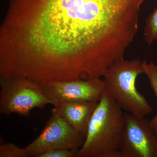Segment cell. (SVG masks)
Returning <instances> with one entry per match:
<instances>
[{"label": "cell", "instance_id": "cell-1", "mask_svg": "<svg viewBox=\"0 0 157 157\" xmlns=\"http://www.w3.org/2000/svg\"><path fill=\"white\" fill-rule=\"evenodd\" d=\"M12 8L17 63L41 83L101 78L137 30L130 0H14Z\"/></svg>", "mask_w": 157, "mask_h": 157}, {"label": "cell", "instance_id": "cell-2", "mask_svg": "<svg viewBox=\"0 0 157 157\" xmlns=\"http://www.w3.org/2000/svg\"><path fill=\"white\" fill-rule=\"evenodd\" d=\"M124 125L122 109L105 91L92 115L76 157H123L120 146Z\"/></svg>", "mask_w": 157, "mask_h": 157}, {"label": "cell", "instance_id": "cell-3", "mask_svg": "<svg viewBox=\"0 0 157 157\" xmlns=\"http://www.w3.org/2000/svg\"><path fill=\"white\" fill-rule=\"evenodd\" d=\"M144 73L142 62L139 59L114 62L104 73L105 91L122 109L133 115L144 118L152 108L146 98L137 90L136 80Z\"/></svg>", "mask_w": 157, "mask_h": 157}, {"label": "cell", "instance_id": "cell-4", "mask_svg": "<svg viewBox=\"0 0 157 157\" xmlns=\"http://www.w3.org/2000/svg\"><path fill=\"white\" fill-rule=\"evenodd\" d=\"M0 113L29 116L32 109H42L54 103L46 96L41 85L24 77H1Z\"/></svg>", "mask_w": 157, "mask_h": 157}, {"label": "cell", "instance_id": "cell-5", "mask_svg": "<svg viewBox=\"0 0 157 157\" xmlns=\"http://www.w3.org/2000/svg\"><path fill=\"white\" fill-rule=\"evenodd\" d=\"M85 138L73 128L58 113L52 112L49 119L39 136L26 147L30 157L59 149H79Z\"/></svg>", "mask_w": 157, "mask_h": 157}, {"label": "cell", "instance_id": "cell-6", "mask_svg": "<svg viewBox=\"0 0 157 157\" xmlns=\"http://www.w3.org/2000/svg\"><path fill=\"white\" fill-rule=\"evenodd\" d=\"M120 151L123 157H157V137L148 121L124 113Z\"/></svg>", "mask_w": 157, "mask_h": 157}, {"label": "cell", "instance_id": "cell-7", "mask_svg": "<svg viewBox=\"0 0 157 157\" xmlns=\"http://www.w3.org/2000/svg\"><path fill=\"white\" fill-rule=\"evenodd\" d=\"M40 85L54 107L73 101L98 102L105 92L104 81L101 78L51 81Z\"/></svg>", "mask_w": 157, "mask_h": 157}, {"label": "cell", "instance_id": "cell-8", "mask_svg": "<svg viewBox=\"0 0 157 157\" xmlns=\"http://www.w3.org/2000/svg\"><path fill=\"white\" fill-rule=\"evenodd\" d=\"M98 104L90 101L66 102L54 107L52 112L64 118L73 128L86 139L89 124Z\"/></svg>", "mask_w": 157, "mask_h": 157}, {"label": "cell", "instance_id": "cell-9", "mask_svg": "<svg viewBox=\"0 0 157 157\" xmlns=\"http://www.w3.org/2000/svg\"><path fill=\"white\" fill-rule=\"evenodd\" d=\"M144 73L147 76L150 84L157 99V66L153 62H142ZM150 124L157 137V112L154 117L150 121Z\"/></svg>", "mask_w": 157, "mask_h": 157}, {"label": "cell", "instance_id": "cell-10", "mask_svg": "<svg viewBox=\"0 0 157 157\" xmlns=\"http://www.w3.org/2000/svg\"><path fill=\"white\" fill-rule=\"evenodd\" d=\"M144 37L145 42L149 45L157 40V9L150 14L146 20Z\"/></svg>", "mask_w": 157, "mask_h": 157}, {"label": "cell", "instance_id": "cell-11", "mask_svg": "<svg viewBox=\"0 0 157 157\" xmlns=\"http://www.w3.org/2000/svg\"><path fill=\"white\" fill-rule=\"evenodd\" d=\"M29 155L25 147H19L14 144H1L0 157H28Z\"/></svg>", "mask_w": 157, "mask_h": 157}, {"label": "cell", "instance_id": "cell-12", "mask_svg": "<svg viewBox=\"0 0 157 157\" xmlns=\"http://www.w3.org/2000/svg\"><path fill=\"white\" fill-rule=\"evenodd\" d=\"M78 149H59L42 153L37 157H76Z\"/></svg>", "mask_w": 157, "mask_h": 157}]
</instances>
